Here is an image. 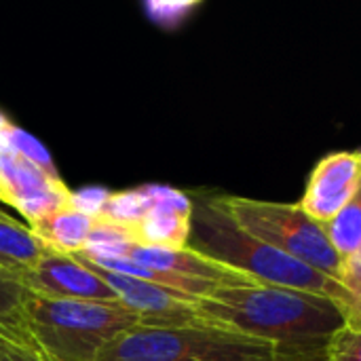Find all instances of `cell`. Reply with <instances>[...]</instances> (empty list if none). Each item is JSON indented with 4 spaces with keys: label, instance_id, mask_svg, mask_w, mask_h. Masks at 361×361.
I'll return each instance as SVG.
<instances>
[{
    "label": "cell",
    "instance_id": "8fae6325",
    "mask_svg": "<svg viewBox=\"0 0 361 361\" xmlns=\"http://www.w3.org/2000/svg\"><path fill=\"white\" fill-rule=\"evenodd\" d=\"M47 247L27 224H21L0 212V269L21 281V277L36 267Z\"/></svg>",
    "mask_w": 361,
    "mask_h": 361
},
{
    "label": "cell",
    "instance_id": "7402d4cb",
    "mask_svg": "<svg viewBox=\"0 0 361 361\" xmlns=\"http://www.w3.org/2000/svg\"><path fill=\"white\" fill-rule=\"evenodd\" d=\"M317 361H326V360H317Z\"/></svg>",
    "mask_w": 361,
    "mask_h": 361
},
{
    "label": "cell",
    "instance_id": "8992f818",
    "mask_svg": "<svg viewBox=\"0 0 361 361\" xmlns=\"http://www.w3.org/2000/svg\"><path fill=\"white\" fill-rule=\"evenodd\" d=\"M72 190L61 178L49 176L21 157L0 148V203L15 207L27 226H36L70 205Z\"/></svg>",
    "mask_w": 361,
    "mask_h": 361
},
{
    "label": "cell",
    "instance_id": "4fadbf2b",
    "mask_svg": "<svg viewBox=\"0 0 361 361\" xmlns=\"http://www.w3.org/2000/svg\"><path fill=\"white\" fill-rule=\"evenodd\" d=\"M326 226V235L341 256V260H349L361 252V190L360 195L341 209Z\"/></svg>",
    "mask_w": 361,
    "mask_h": 361
},
{
    "label": "cell",
    "instance_id": "30bf717a",
    "mask_svg": "<svg viewBox=\"0 0 361 361\" xmlns=\"http://www.w3.org/2000/svg\"><path fill=\"white\" fill-rule=\"evenodd\" d=\"M150 207L146 216L129 231L135 245L182 250L188 247L192 224V199L165 184H144Z\"/></svg>",
    "mask_w": 361,
    "mask_h": 361
},
{
    "label": "cell",
    "instance_id": "277c9868",
    "mask_svg": "<svg viewBox=\"0 0 361 361\" xmlns=\"http://www.w3.org/2000/svg\"><path fill=\"white\" fill-rule=\"evenodd\" d=\"M97 361H296L283 349L203 326H135L121 334Z\"/></svg>",
    "mask_w": 361,
    "mask_h": 361
},
{
    "label": "cell",
    "instance_id": "e0dca14e",
    "mask_svg": "<svg viewBox=\"0 0 361 361\" xmlns=\"http://www.w3.org/2000/svg\"><path fill=\"white\" fill-rule=\"evenodd\" d=\"M326 361H361V311H349L345 324L328 341Z\"/></svg>",
    "mask_w": 361,
    "mask_h": 361
},
{
    "label": "cell",
    "instance_id": "3957f363",
    "mask_svg": "<svg viewBox=\"0 0 361 361\" xmlns=\"http://www.w3.org/2000/svg\"><path fill=\"white\" fill-rule=\"evenodd\" d=\"M27 334L47 361H97L127 330L142 326L140 315L121 302L57 300L30 294Z\"/></svg>",
    "mask_w": 361,
    "mask_h": 361
},
{
    "label": "cell",
    "instance_id": "9c48e42d",
    "mask_svg": "<svg viewBox=\"0 0 361 361\" xmlns=\"http://www.w3.org/2000/svg\"><path fill=\"white\" fill-rule=\"evenodd\" d=\"M93 269L116 292L118 300L129 311L140 315L142 326H203L205 324L197 311L199 300L195 298L165 290L144 279L110 273L99 267H93Z\"/></svg>",
    "mask_w": 361,
    "mask_h": 361
},
{
    "label": "cell",
    "instance_id": "d6986e66",
    "mask_svg": "<svg viewBox=\"0 0 361 361\" xmlns=\"http://www.w3.org/2000/svg\"><path fill=\"white\" fill-rule=\"evenodd\" d=\"M0 361H47L32 341L0 332Z\"/></svg>",
    "mask_w": 361,
    "mask_h": 361
},
{
    "label": "cell",
    "instance_id": "6da1fadb",
    "mask_svg": "<svg viewBox=\"0 0 361 361\" xmlns=\"http://www.w3.org/2000/svg\"><path fill=\"white\" fill-rule=\"evenodd\" d=\"M197 311L209 326L271 343L292 357H324L345 324V307L334 298L262 283L220 288L201 298Z\"/></svg>",
    "mask_w": 361,
    "mask_h": 361
},
{
    "label": "cell",
    "instance_id": "ac0fdd59",
    "mask_svg": "<svg viewBox=\"0 0 361 361\" xmlns=\"http://www.w3.org/2000/svg\"><path fill=\"white\" fill-rule=\"evenodd\" d=\"M197 8H199L197 2H148L146 4L150 19L161 23L163 27H178Z\"/></svg>",
    "mask_w": 361,
    "mask_h": 361
},
{
    "label": "cell",
    "instance_id": "ffe728a7",
    "mask_svg": "<svg viewBox=\"0 0 361 361\" xmlns=\"http://www.w3.org/2000/svg\"><path fill=\"white\" fill-rule=\"evenodd\" d=\"M110 199V190L106 188H99V186H89V188H82L78 192H72V199H70V205L74 209H78L80 214L85 216H91V218H99L106 203Z\"/></svg>",
    "mask_w": 361,
    "mask_h": 361
},
{
    "label": "cell",
    "instance_id": "2e32d148",
    "mask_svg": "<svg viewBox=\"0 0 361 361\" xmlns=\"http://www.w3.org/2000/svg\"><path fill=\"white\" fill-rule=\"evenodd\" d=\"M148 207H150V201H148L144 186L131 188V190H121V192H110V199H108L99 220L116 224L129 233L146 216Z\"/></svg>",
    "mask_w": 361,
    "mask_h": 361
},
{
    "label": "cell",
    "instance_id": "5bb4252c",
    "mask_svg": "<svg viewBox=\"0 0 361 361\" xmlns=\"http://www.w3.org/2000/svg\"><path fill=\"white\" fill-rule=\"evenodd\" d=\"M30 292L23 283L0 269V332H8L30 341L25 322V302Z\"/></svg>",
    "mask_w": 361,
    "mask_h": 361
},
{
    "label": "cell",
    "instance_id": "ba28073f",
    "mask_svg": "<svg viewBox=\"0 0 361 361\" xmlns=\"http://www.w3.org/2000/svg\"><path fill=\"white\" fill-rule=\"evenodd\" d=\"M361 190V150L324 157L311 171L298 205L319 224H328Z\"/></svg>",
    "mask_w": 361,
    "mask_h": 361
},
{
    "label": "cell",
    "instance_id": "7a4b0ae2",
    "mask_svg": "<svg viewBox=\"0 0 361 361\" xmlns=\"http://www.w3.org/2000/svg\"><path fill=\"white\" fill-rule=\"evenodd\" d=\"M188 195L192 199V224L188 237L190 250L228 269H235L258 283L334 298L345 307L347 313L351 298L341 281L281 254L279 250L243 231L220 205L216 192L195 190Z\"/></svg>",
    "mask_w": 361,
    "mask_h": 361
},
{
    "label": "cell",
    "instance_id": "52a82bcc",
    "mask_svg": "<svg viewBox=\"0 0 361 361\" xmlns=\"http://www.w3.org/2000/svg\"><path fill=\"white\" fill-rule=\"evenodd\" d=\"M21 283L30 294L44 298L121 302L116 292L89 262L51 250H47L36 267L21 277Z\"/></svg>",
    "mask_w": 361,
    "mask_h": 361
},
{
    "label": "cell",
    "instance_id": "44dd1931",
    "mask_svg": "<svg viewBox=\"0 0 361 361\" xmlns=\"http://www.w3.org/2000/svg\"><path fill=\"white\" fill-rule=\"evenodd\" d=\"M338 281L343 283V288L347 290V294L351 298L347 313L349 311H361V252L349 260H343Z\"/></svg>",
    "mask_w": 361,
    "mask_h": 361
},
{
    "label": "cell",
    "instance_id": "9a60e30c",
    "mask_svg": "<svg viewBox=\"0 0 361 361\" xmlns=\"http://www.w3.org/2000/svg\"><path fill=\"white\" fill-rule=\"evenodd\" d=\"M0 148H6L8 152L21 157L23 161L32 163L34 167L42 169L44 173L59 178V171H57V165H55L51 152L34 135H30L25 129L17 127L11 121H6V125L0 131Z\"/></svg>",
    "mask_w": 361,
    "mask_h": 361
},
{
    "label": "cell",
    "instance_id": "5b68a950",
    "mask_svg": "<svg viewBox=\"0 0 361 361\" xmlns=\"http://www.w3.org/2000/svg\"><path fill=\"white\" fill-rule=\"evenodd\" d=\"M216 197L243 231L338 281L343 260L334 252L326 226L307 216L298 203L260 201L226 192H216Z\"/></svg>",
    "mask_w": 361,
    "mask_h": 361
},
{
    "label": "cell",
    "instance_id": "7c38bea8",
    "mask_svg": "<svg viewBox=\"0 0 361 361\" xmlns=\"http://www.w3.org/2000/svg\"><path fill=\"white\" fill-rule=\"evenodd\" d=\"M93 224L95 218L85 216L72 205H68L42 220L40 224L32 226V231L47 250L76 256L85 250Z\"/></svg>",
    "mask_w": 361,
    "mask_h": 361
}]
</instances>
